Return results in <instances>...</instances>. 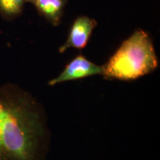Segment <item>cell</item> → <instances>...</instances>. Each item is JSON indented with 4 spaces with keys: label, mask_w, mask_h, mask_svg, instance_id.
Returning <instances> with one entry per match:
<instances>
[{
    "label": "cell",
    "mask_w": 160,
    "mask_h": 160,
    "mask_svg": "<svg viewBox=\"0 0 160 160\" xmlns=\"http://www.w3.org/2000/svg\"><path fill=\"white\" fill-rule=\"evenodd\" d=\"M157 67L153 42L148 33L139 29L125 40L102 65V76L107 79L130 81L149 74Z\"/></svg>",
    "instance_id": "cell-2"
},
{
    "label": "cell",
    "mask_w": 160,
    "mask_h": 160,
    "mask_svg": "<svg viewBox=\"0 0 160 160\" xmlns=\"http://www.w3.org/2000/svg\"><path fill=\"white\" fill-rule=\"evenodd\" d=\"M102 66L97 65L92 62L82 54L78 55L65 66V69L57 77L49 81L50 86L58 84L82 79L95 75H102Z\"/></svg>",
    "instance_id": "cell-3"
},
{
    "label": "cell",
    "mask_w": 160,
    "mask_h": 160,
    "mask_svg": "<svg viewBox=\"0 0 160 160\" xmlns=\"http://www.w3.org/2000/svg\"><path fill=\"white\" fill-rule=\"evenodd\" d=\"M49 141L41 104L19 85H0V160H45Z\"/></svg>",
    "instance_id": "cell-1"
},
{
    "label": "cell",
    "mask_w": 160,
    "mask_h": 160,
    "mask_svg": "<svg viewBox=\"0 0 160 160\" xmlns=\"http://www.w3.org/2000/svg\"><path fill=\"white\" fill-rule=\"evenodd\" d=\"M36 8L38 13L51 25L57 26L64 13L67 0H25Z\"/></svg>",
    "instance_id": "cell-5"
},
{
    "label": "cell",
    "mask_w": 160,
    "mask_h": 160,
    "mask_svg": "<svg viewBox=\"0 0 160 160\" xmlns=\"http://www.w3.org/2000/svg\"><path fill=\"white\" fill-rule=\"evenodd\" d=\"M97 25V21L87 16L77 17L71 26L67 40L59 48V53H63L69 48H85Z\"/></svg>",
    "instance_id": "cell-4"
},
{
    "label": "cell",
    "mask_w": 160,
    "mask_h": 160,
    "mask_svg": "<svg viewBox=\"0 0 160 160\" xmlns=\"http://www.w3.org/2000/svg\"><path fill=\"white\" fill-rule=\"evenodd\" d=\"M25 0H0V15L4 19L11 20L22 13Z\"/></svg>",
    "instance_id": "cell-6"
}]
</instances>
